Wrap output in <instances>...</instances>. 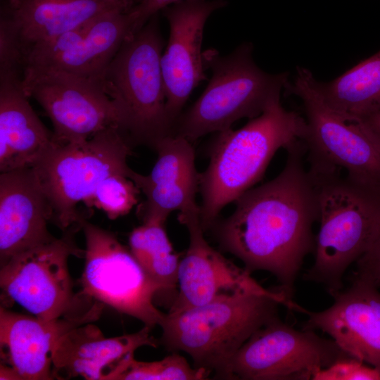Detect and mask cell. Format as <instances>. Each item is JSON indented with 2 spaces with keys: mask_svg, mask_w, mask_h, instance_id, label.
<instances>
[{
  "mask_svg": "<svg viewBox=\"0 0 380 380\" xmlns=\"http://www.w3.org/2000/svg\"><path fill=\"white\" fill-rule=\"evenodd\" d=\"M286 150L282 170L241 195L232 213L211 229L221 248L246 270L272 273L292 299L304 258L315 251L312 226L319 205L317 187L303 163L304 141Z\"/></svg>",
  "mask_w": 380,
  "mask_h": 380,
  "instance_id": "6da1fadb",
  "label": "cell"
},
{
  "mask_svg": "<svg viewBox=\"0 0 380 380\" xmlns=\"http://www.w3.org/2000/svg\"><path fill=\"white\" fill-rule=\"evenodd\" d=\"M305 118L285 109L280 95L258 116L237 129L217 132L209 148V163L199 175L200 221L210 229L221 210L253 187L275 153L304 141Z\"/></svg>",
  "mask_w": 380,
  "mask_h": 380,
  "instance_id": "7a4b0ae2",
  "label": "cell"
},
{
  "mask_svg": "<svg viewBox=\"0 0 380 380\" xmlns=\"http://www.w3.org/2000/svg\"><path fill=\"white\" fill-rule=\"evenodd\" d=\"M318 195L319 228L313 265L303 275L331 296L343 288L348 267L380 234V189L360 183L339 169H308Z\"/></svg>",
  "mask_w": 380,
  "mask_h": 380,
  "instance_id": "3957f363",
  "label": "cell"
},
{
  "mask_svg": "<svg viewBox=\"0 0 380 380\" xmlns=\"http://www.w3.org/2000/svg\"><path fill=\"white\" fill-rule=\"evenodd\" d=\"M284 296L234 292L175 314H165L159 326L161 343L170 351H182L194 367L227 378L230 362L259 329L279 317Z\"/></svg>",
  "mask_w": 380,
  "mask_h": 380,
  "instance_id": "277c9868",
  "label": "cell"
},
{
  "mask_svg": "<svg viewBox=\"0 0 380 380\" xmlns=\"http://www.w3.org/2000/svg\"><path fill=\"white\" fill-rule=\"evenodd\" d=\"M203 59L212 71L211 78L198 99L181 113L173 130V134L191 142L232 128L240 119L258 116L289 82L287 72L273 75L260 69L253 58L251 43L224 56L208 49Z\"/></svg>",
  "mask_w": 380,
  "mask_h": 380,
  "instance_id": "5b68a950",
  "label": "cell"
},
{
  "mask_svg": "<svg viewBox=\"0 0 380 380\" xmlns=\"http://www.w3.org/2000/svg\"><path fill=\"white\" fill-rule=\"evenodd\" d=\"M163 42L158 14L126 39L106 68L105 91L120 112L131 142L149 146L173 134L161 69Z\"/></svg>",
  "mask_w": 380,
  "mask_h": 380,
  "instance_id": "8992f818",
  "label": "cell"
},
{
  "mask_svg": "<svg viewBox=\"0 0 380 380\" xmlns=\"http://www.w3.org/2000/svg\"><path fill=\"white\" fill-rule=\"evenodd\" d=\"M77 229L23 251L0 266L2 294L42 319H98L104 305L73 290L68 259L84 255L74 239Z\"/></svg>",
  "mask_w": 380,
  "mask_h": 380,
  "instance_id": "52a82bcc",
  "label": "cell"
},
{
  "mask_svg": "<svg viewBox=\"0 0 380 380\" xmlns=\"http://www.w3.org/2000/svg\"><path fill=\"white\" fill-rule=\"evenodd\" d=\"M127 135L110 127L83 141L52 145L32 167L48 200L51 221L63 232L79 228L84 217L77 211L97 185L113 174L129 177L132 154Z\"/></svg>",
  "mask_w": 380,
  "mask_h": 380,
  "instance_id": "ba28073f",
  "label": "cell"
},
{
  "mask_svg": "<svg viewBox=\"0 0 380 380\" xmlns=\"http://www.w3.org/2000/svg\"><path fill=\"white\" fill-rule=\"evenodd\" d=\"M312 73L298 67L287 93L303 103L308 132L304 142L311 166L343 170L380 189V140L362 118L337 111L322 98Z\"/></svg>",
  "mask_w": 380,
  "mask_h": 380,
  "instance_id": "9c48e42d",
  "label": "cell"
},
{
  "mask_svg": "<svg viewBox=\"0 0 380 380\" xmlns=\"http://www.w3.org/2000/svg\"><path fill=\"white\" fill-rule=\"evenodd\" d=\"M85 238L82 291L94 300L133 317L153 328L165 315L155 305L158 287L147 277L132 254L112 232L80 222Z\"/></svg>",
  "mask_w": 380,
  "mask_h": 380,
  "instance_id": "30bf717a",
  "label": "cell"
},
{
  "mask_svg": "<svg viewBox=\"0 0 380 380\" xmlns=\"http://www.w3.org/2000/svg\"><path fill=\"white\" fill-rule=\"evenodd\" d=\"M353 357L333 339L296 330L279 317L255 331L240 348L226 379L308 380L320 369Z\"/></svg>",
  "mask_w": 380,
  "mask_h": 380,
  "instance_id": "8fae6325",
  "label": "cell"
},
{
  "mask_svg": "<svg viewBox=\"0 0 380 380\" xmlns=\"http://www.w3.org/2000/svg\"><path fill=\"white\" fill-rule=\"evenodd\" d=\"M22 87L49 118L56 142L86 140L110 127L123 131L117 104L95 81L54 68L28 65L23 69Z\"/></svg>",
  "mask_w": 380,
  "mask_h": 380,
  "instance_id": "7c38bea8",
  "label": "cell"
},
{
  "mask_svg": "<svg viewBox=\"0 0 380 380\" xmlns=\"http://www.w3.org/2000/svg\"><path fill=\"white\" fill-rule=\"evenodd\" d=\"M178 221L187 229L189 243L179 262V291L168 314L200 306L234 292L286 297L279 287L264 288L251 277L250 272L238 267L213 248L205 239L200 211L179 213Z\"/></svg>",
  "mask_w": 380,
  "mask_h": 380,
  "instance_id": "4fadbf2b",
  "label": "cell"
},
{
  "mask_svg": "<svg viewBox=\"0 0 380 380\" xmlns=\"http://www.w3.org/2000/svg\"><path fill=\"white\" fill-rule=\"evenodd\" d=\"M226 0H181L162 10L170 37L161 56L166 108L173 125L194 88L205 79L201 44L205 24Z\"/></svg>",
  "mask_w": 380,
  "mask_h": 380,
  "instance_id": "5bb4252c",
  "label": "cell"
},
{
  "mask_svg": "<svg viewBox=\"0 0 380 380\" xmlns=\"http://www.w3.org/2000/svg\"><path fill=\"white\" fill-rule=\"evenodd\" d=\"M334 303L312 312L291 300L286 308L308 317L303 329L327 334L353 357L380 366V292L371 283L353 277L350 287L331 295Z\"/></svg>",
  "mask_w": 380,
  "mask_h": 380,
  "instance_id": "9a60e30c",
  "label": "cell"
},
{
  "mask_svg": "<svg viewBox=\"0 0 380 380\" xmlns=\"http://www.w3.org/2000/svg\"><path fill=\"white\" fill-rule=\"evenodd\" d=\"M191 143L182 136L168 135L156 144L157 159L148 175L130 171L129 177L145 196L137 210L142 222L165 223L173 211L200 210L196 202L200 173Z\"/></svg>",
  "mask_w": 380,
  "mask_h": 380,
  "instance_id": "2e32d148",
  "label": "cell"
},
{
  "mask_svg": "<svg viewBox=\"0 0 380 380\" xmlns=\"http://www.w3.org/2000/svg\"><path fill=\"white\" fill-rule=\"evenodd\" d=\"M151 329L144 325L135 333L106 337L92 322L70 329L60 337L55 348L53 379L117 380L137 349L158 346Z\"/></svg>",
  "mask_w": 380,
  "mask_h": 380,
  "instance_id": "e0dca14e",
  "label": "cell"
},
{
  "mask_svg": "<svg viewBox=\"0 0 380 380\" xmlns=\"http://www.w3.org/2000/svg\"><path fill=\"white\" fill-rule=\"evenodd\" d=\"M51 211L32 167L0 174V266L13 256L55 238Z\"/></svg>",
  "mask_w": 380,
  "mask_h": 380,
  "instance_id": "ac0fdd59",
  "label": "cell"
},
{
  "mask_svg": "<svg viewBox=\"0 0 380 380\" xmlns=\"http://www.w3.org/2000/svg\"><path fill=\"white\" fill-rule=\"evenodd\" d=\"M128 11L120 0H6L0 24L23 54L108 12Z\"/></svg>",
  "mask_w": 380,
  "mask_h": 380,
  "instance_id": "d6986e66",
  "label": "cell"
},
{
  "mask_svg": "<svg viewBox=\"0 0 380 380\" xmlns=\"http://www.w3.org/2000/svg\"><path fill=\"white\" fill-rule=\"evenodd\" d=\"M80 320H44L15 312L1 305V364L9 367L17 380H51L53 357L60 337Z\"/></svg>",
  "mask_w": 380,
  "mask_h": 380,
  "instance_id": "ffe728a7",
  "label": "cell"
},
{
  "mask_svg": "<svg viewBox=\"0 0 380 380\" xmlns=\"http://www.w3.org/2000/svg\"><path fill=\"white\" fill-rule=\"evenodd\" d=\"M23 75L0 72V172L32 167L52 145L22 87Z\"/></svg>",
  "mask_w": 380,
  "mask_h": 380,
  "instance_id": "44dd1931",
  "label": "cell"
},
{
  "mask_svg": "<svg viewBox=\"0 0 380 380\" xmlns=\"http://www.w3.org/2000/svg\"><path fill=\"white\" fill-rule=\"evenodd\" d=\"M134 34V19L131 13L114 10L94 19L85 35L72 47L35 66L63 70L102 85L108 64L124 42Z\"/></svg>",
  "mask_w": 380,
  "mask_h": 380,
  "instance_id": "7402d4cb",
  "label": "cell"
},
{
  "mask_svg": "<svg viewBox=\"0 0 380 380\" xmlns=\"http://www.w3.org/2000/svg\"><path fill=\"white\" fill-rule=\"evenodd\" d=\"M316 85L333 109L366 117L380 109V51L331 82L316 80Z\"/></svg>",
  "mask_w": 380,
  "mask_h": 380,
  "instance_id": "603a6c76",
  "label": "cell"
},
{
  "mask_svg": "<svg viewBox=\"0 0 380 380\" xmlns=\"http://www.w3.org/2000/svg\"><path fill=\"white\" fill-rule=\"evenodd\" d=\"M129 248L143 271L162 292L177 287L179 256L175 251L165 227L157 221L142 222L129 236Z\"/></svg>",
  "mask_w": 380,
  "mask_h": 380,
  "instance_id": "cb8c5ba5",
  "label": "cell"
},
{
  "mask_svg": "<svg viewBox=\"0 0 380 380\" xmlns=\"http://www.w3.org/2000/svg\"><path fill=\"white\" fill-rule=\"evenodd\" d=\"M210 374L204 368L192 367L184 357L174 352L153 362L133 357L117 380H203Z\"/></svg>",
  "mask_w": 380,
  "mask_h": 380,
  "instance_id": "d4e9b609",
  "label": "cell"
},
{
  "mask_svg": "<svg viewBox=\"0 0 380 380\" xmlns=\"http://www.w3.org/2000/svg\"><path fill=\"white\" fill-rule=\"evenodd\" d=\"M139 189L126 175L113 174L103 179L84 202L102 210L109 219L127 214L138 202Z\"/></svg>",
  "mask_w": 380,
  "mask_h": 380,
  "instance_id": "484cf974",
  "label": "cell"
},
{
  "mask_svg": "<svg viewBox=\"0 0 380 380\" xmlns=\"http://www.w3.org/2000/svg\"><path fill=\"white\" fill-rule=\"evenodd\" d=\"M312 380H380V366H367L358 359L349 357L319 370Z\"/></svg>",
  "mask_w": 380,
  "mask_h": 380,
  "instance_id": "4316f807",
  "label": "cell"
},
{
  "mask_svg": "<svg viewBox=\"0 0 380 380\" xmlns=\"http://www.w3.org/2000/svg\"><path fill=\"white\" fill-rule=\"evenodd\" d=\"M353 277L380 286V234L371 248L357 261Z\"/></svg>",
  "mask_w": 380,
  "mask_h": 380,
  "instance_id": "83f0119b",
  "label": "cell"
},
{
  "mask_svg": "<svg viewBox=\"0 0 380 380\" xmlns=\"http://www.w3.org/2000/svg\"><path fill=\"white\" fill-rule=\"evenodd\" d=\"M181 0H141L129 11L134 18L135 32L165 7Z\"/></svg>",
  "mask_w": 380,
  "mask_h": 380,
  "instance_id": "f1b7e54d",
  "label": "cell"
},
{
  "mask_svg": "<svg viewBox=\"0 0 380 380\" xmlns=\"http://www.w3.org/2000/svg\"><path fill=\"white\" fill-rule=\"evenodd\" d=\"M363 119L380 140V109L367 115Z\"/></svg>",
  "mask_w": 380,
  "mask_h": 380,
  "instance_id": "f546056e",
  "label": "cell"
},
{
  "mask_svg": "<svg viewBox=\"0 0 380 380\" xmlns=\"http://www.w3.org/2000/svg\"><path fill=\"white\" fill-rule=\"evenodd\" d=\"M125 5L126 9L129 11L132 8L137 6L141 0H120Z\"/></svg>",
  "mask_w": 380,
  "mask_h": 380,
  "instance_id": "4dcf8cb0",
  "label": "cell"
}]
</instances>
